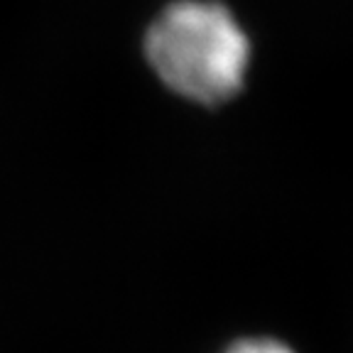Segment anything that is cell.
Instances as JSON below:
<instances>
[{
	"instance_id": "2",
	"label": "cell",
	"mask_w": 353,
	"mask_h": 353,
	"mask_svg": "<svg viewBox=\"0 0 353 353\" xmlns=\"http://www.w3.org/2000/svg\"><path fill=\"white\" fill-rule=\"evenodd\" d=\"M226 353H294V351L287 348L285 343L272 341V339H245V341L233 343Z\"/></svg>"
},
{
	"instance_id": "1",
	"label": "cell",
	"mask_w": 353,
	"mask_h": 353,
	"mask_svg": "<svg viewBox=\"0 0 353 353\" xmlns=\"http://www.w3.org/2000/svg\"><path fill=\"white\" fill-rule=\"evenodd\" d=\"M145 54L174 94L214 108L243 88L250 42L223 6L179 0L150 25Z\"/></svg>"
}]
</instances>
